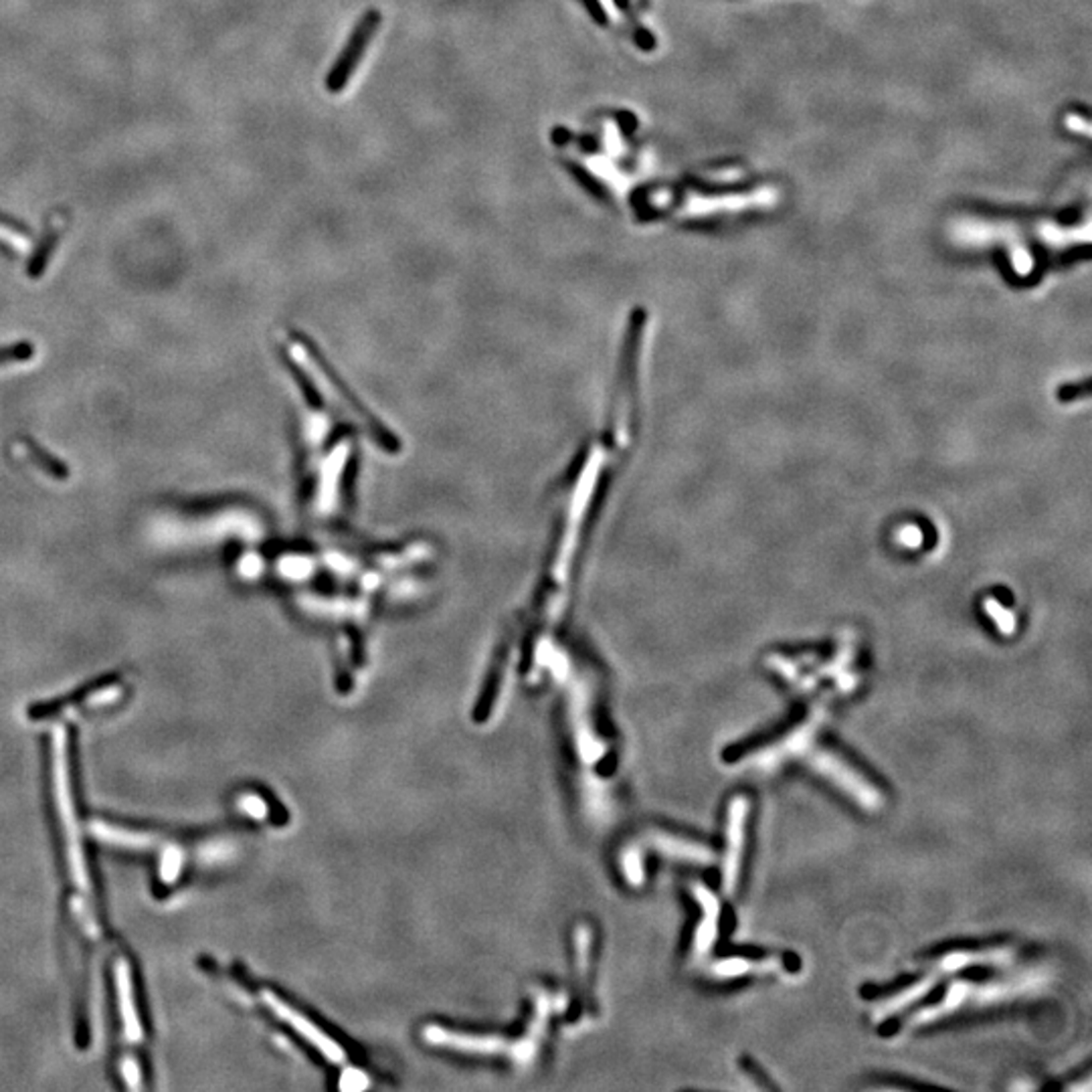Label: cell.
<instances>
[{
  "mask_svg": "<svg viewBox=\"0 0 1092 1092\" xmlns=\"http://www.w3.org/2000/svg\"><path fill=\"white\" fill-rule=\"evenodd\" d=\"M241 807H243L251 817H263V815H266V803H263L259 798H253V796L241 798Z\"/></svg>",
  "mask_w": 1092,
  "mask_h": 1092,
  "instance_id": "cell-17",
  "label": "cell"
},
{
  "mask_svg": "<svg viewBox=\"0 0 1092 1092\" xmlns=\"http://www.w3.org/2000/svg\"><path fill=\"white\" fill-rule=\"evenodd\" d=\"M116 992H118L120 1015H122V1022H124V1036H126L128 1042H140L142 1040V1028H140L138 1009H136V1003H134L132 973H130V967L124 959H120L116 963Z\"/></svg>",
  "mask_w": 1092,
  "mask_h": 1092,
  "instance_id": "cell-10",
  "label": "cell"
},
{
  "mask_svg": "<svg viewBox=\"0 0 1092 1092\" xmlns=\"http://www.w3.org/2000/svg\"><path fill=\"white\" fill-rule=\"evenodd\" d=\"M182 870V854L178 848H168L161 860V876L164 882L172 884Z\"/></svg>",
  "mask_w": 1092,
  "mask_h": 1092,
  "instance_id": "cell-14",
  "label": "cell"
},
{
  "mask_svg": "<svg viewBox=\"0 0 1092 1092\" xmlns=\"http://www.w3.org/2000/svg\"><path fill=\"white\" fill-rule=\"evenodd\" d=\"M67 746H65V731L57 727L53 731V773H55V794H57V807L61 813V823L67 838V852L71 864V876L78 882L80 888L90 890L88 870H86V858L80 842L78 823H75V811L71 802V789H69V773H67Z\"/></svg>",
  "mask_w": 1092,
  "mask_h": 1092,
  "instance_id": "cell-4",
  "label": "cell"
},
{
  "mask_svg": "<svg viewBox=\"0 0 1092 1092\" xmlns=\"http://www.w3.org/2000/svg\"><path fill=\"white\" fill-rule=\"evenodd\" d=\"M750 802L746 796H735L727 811V850L723 856V890L725 894H735L739 888L740 866L746 840V817Z\"/></svg>",
  "mask_w": 1092,
  "mask_h": 1092,
  "instance_id": "cell-5",
  "label": "cell"
},
{
  "mask_svg": "<svg viewBox=\"0 0 1092 1092\" xmlns=\"http://www.w3.org/2000/svg\"><path fill=\"white\" fill-rule=\"evenodd\" d=\"M94 830L97 832V836L109 844H120V846H130V848H142L150 842V838L142 836V834H134V832H126V830H116V827H109V825H99L94 823Z\"/></svg>",
  "mask_w": 1092,
  "mask_h": 1092,
  "instance_id": "cell-13",
  "label": "cell"
},
{
  "mask_svg": "<svg viewBox=\"0 0 1092 1092\" xmlns=\"http://www.w3.org/2000/svg\"><path fill=\"white\" fill-rule=\"evenodd\" d=\"M783 967L779 957H765V959H748V957H727L721 961H714L710 965V973L712 977L723 979H739L750 973H757V975H765V973H775Z\"/></svg>",
  "mask_w": 1092,
  "mask_h": 1092,
  "instance_id": "cell-11",
  "label": "cell"
},
{
  "mask_svg": "<svg viewBox=\"0 0 1092 1092\" xmlns=\"http://www.w3.org/2000/svg\"><path fill=\"white\" fill-rule=\"evenodd\" d=\"M122 1074L130 1088H140V1068L132 1059H126L122 1062Z\"/></svg>",
  "mask_w": 1092,
  "mask_h": 1092,
  "instance_id": "cell-16",
  "label": "cell"
},
{
  "mask_svg": "<svg viewBox=\"0 0 1092 1092\" xmlns=\"http://www.w3.org/2000/svg\"><path fill=\"white\" fill-rule=\"evenodd\" d=\"M827 714H830V696L821 698L811 706L803 723L791 729L783 739L757 748L755 752L746 755L740 765L746 771H759V773H775L779 767L787 765L789 761H796L805 757L813 748L819 731L823 729Z\"/></svg>",
  "mask_w": 1092,
  "mask_h": 1092,
  "instance_id": "cell-2",
  "label": "cell"
},
{
  "mask_svg": "<svg viewBox=\"0 0 1092 1092\" xmlns=\"http://www.w3.org/2000/svg\"><path fill=\"white\" fill-rule=\"evenodd\" d=\"M692 892H694V898L702 909V919H700L696 934H694V955L698 959H704L712 951L714 943H717V936H719L721 900H719L717 894H714L704 884H694Z\"/></svg>",
  "mask_w": 1092,
  "mask_h": 1092,
  "instance_id": "cell-8",
  "label": "cell"
},
{
  "mask_svg": "<svg viewBox=\"0 0 1092 1092\" xmlns=\"http://www.w3.org/2000/svg\"><path fill=\"white\" fill-rule=\"evenodd\" d=\"M379 23H381V15L376 13V11H368V13L358 21L356 29L353 31V36H351L349 45L345 47V51L341 53V57H338L336 65L330 69V75H328L326 86H328V90H330L332 94L343 92V88H345L347 82L351 80V75H353L354 67L358 65V59H360L362 51L368 47V43H370V39H372V34H374V31H376V27H379Z\"/></svg>",
  "mask_w": 1092,
  "mask_h": 1092,
  "instance_id": "cell-6",
  "label": "cell"
},
{
  "mask_svg": "<svg viewBox=\"0 0 1092 1092\" xmlns=\"http://www.w3.org/2000/svg\"><path fill=\"white\" fill-rule=\"evenodd\" d=\"M938 979H940V975H938L936 971H929L923 979H919L917 984H913V986L905 988L902 992H898V994H894V996L882 999V1001L872 1009V1022L882 1024V1022L894 1018V1015H898L900 1011H905L907 1007H911L913 1003L921 1001L923 997H927V996L936 988Z\"/></svg>",
  "mask_w": 1092,
  "mask_h": 1092,
  "instance_id": "cell-9",
  "label": "cell"
},
{
  "mask_svg": "<svg viewBox=\"0 0 1092 1092\" xmlns=\"http://www.w3.org/2000/svg\"><path fill=\"white\" fill-rule=\"evenodd\" d=\"M0 243L11 245L19 253H27V249L31 247L29 237L23 235L19 229L11 227V225H7V223H0Z\"/></svg>",
  "mask_w": 1092,
  "mask_h": 1092,
  "instance_id": "cell-15",
  "label": "cell"
},
{
  "mask_svg": "<svg viewBox=\"0 0 1092 1092\" xmlns=\"http://www.w3.org/2000/svg\"><path fill=\"white\" fill-rule=\"evenodd\" d=\"M807 765L827 783H832L846 798H850L864 811H880L886 803L882 791L862 775L854 765L830 748H811L807 752Z\"/></svg>",
  "mask_w": 1092,
  "mask_h": 1092,
  "instance_id": "cell-3",
  "label": "cell"
},
{
  "mask_svg": "<svg viewBox=\"0 0 1092 1092\" xmlns=\"http://www.w3.org/2000/svg\"><path fill=\"white\" fill-rule=\"evenodd\" d=\"M652 844L658 846L660 852H664L670 858L686 860V862H694V864H710L714 860V854L708 846H702V844L692 842V840L658 834L656 838H652Z\"/></svg>",
  "mask_w": 1092,
  "mask_h": 1092,
  "instance_id": "cell-12",
  "label": "cell"
},
{
  "mask_svg": "<svg viewBox=\"0 0 1092 1092\" xmlns=\"http://www.w3.org/2000/svg\"><path fill=\"white\" fill-rule=\"evenodd\" d=\"M1052 982H1054V971L1048 965L1022 969L1011 977L992 979V982H984V984H973V982H965V979H957V982L949 986L943 999L913 1013L911 1020L907 1022V1028L911 1030L923 1028L927 1024L938 1022L947 1018V1015L957 1013L963 1007H990V1005H1001L1013 999L1038 996L1046 992Z\"/></svg>",
  "mask_w": 1092,
  "mask_h": 1092,
  "instance_id": "cell-1",
  "label": "cell"
},
{
  "mask_svg": "<svg viewBox=\"0 0 1092 1092\" xmlns=\"http://www.w3.org/2000/svg\"><path fill=\"white\" fill-rule=\"evenodd\" d=\"M1020 951L1015 949L1013 945H1001V947H990V949H963V951H949L945 955H940L934 963H932V971H936L940 977L943 975H951L963 969H973V967H1009L1015 961H1018Z\"/></svg>",
  "mask_w": 1092,
  "mask_h": 1092,
  "instance_id": "cell-7",
  "label": "cell"
}]
</instances>
